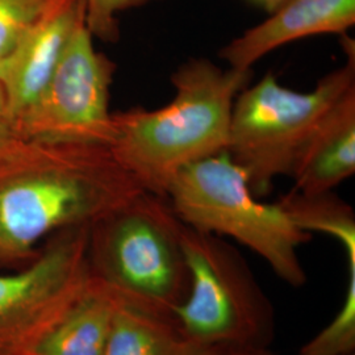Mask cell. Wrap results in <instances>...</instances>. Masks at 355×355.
I'll return each instance as SVG.
<instances>
[{
	"mask_svg": "<svg viewBox=\"0 0 355 355\" xmlns=\"http://www.w3.org/2000/svg\"><path fill=\"white\" fill-rule=\"evenodd\" d=\"M105 145L20 141L0 159V268H21L42 242L91 227L144 192Z\"/></svg>",
	"mask_w": 355,
	"mask_h": 355,
	"instance_id": "obj_1",
	"label": "cell"
},
{
	"mask_svg": "<svg viewBox=\"0 0 355 355\" xmlns=\"http://www.w3.org/2000/svg\"><path fill=\"white\" fill-rule=\"evenodd\" d=\"M252 78L253 70L190 58L171 74V102L114 112L108 148L144 190L166 198L183 167L227 152L234 101Z\"/></svg>",
	"mask_w": 355,
	"mask_h": 355,
	"instance_id": "obj_2",
	"label": "cell"
},
{
	"mask_svg": "<svg viewBox=\"0 0 355 355\" xmlns=\"http://www.w3.org/2000/svg\"><path fill=\"white\" fill-rule=\"evenodd\" d=\"M182 225L167 198L144 191L89 227L91 275L124 303L173 318L190 291Z\"/></svg>",
	"mask_w": 355,
	"mask_h": 355,
	"instance_id": "obj_3",
	"label": "cell"
},
{
	"mask_svg": "<svg viewBox=\"0 0 355 355\" xmlns=\"http://www.w3.org/2000/svg\"><path fill=\"white\" fill-rule=\"evenodd\" d=\"M166 198L183 224L240 242L292 287L306 283L299 249L311 234L293 225L279 204L259 202L228 153L183 167Z\"/></svg>",
	"mask_w": 355,
	"mask_h": 355,
	"instance_id": "obj_4",
	"label": "cell"
},
{
	"mask_svg": "<svg viewBox=\"0 0 355 355\" xmlns=\"http://www.w3.org/2000/svg\"><path fill=\"white\" fill-rule=\"evenodd\" d=\"M346 37V36H345ZM346 62L306 92L284 87L268 73L237 95L227 153L246 173L255 196L279 177H291L295 162L320 120L355 86L354 44L345 38Z\"/></svg>",
	"mask_w": 355,
	"mask_h": 355,
	"instance_id": "obj_5",
	"label": "cell"
},
{
	"mask_svg": "<svg viewBox=\"0 0 355 355\" xmlns=\"http://www.w3.org/2000/svg\"><path fill=\"white\" fill-rule=\"evenodd\" d=\"M182 249L190 291L174 321L195 346L266 350L275 337V312L239 253L220 236L183 224Z\"/></svg>",
	"mask_w": 355,
	"mask_h": 355,
	"instance_id": "obj_6",
	"label": "cell"
},
{
	"mask_svg": "<svg viewBox=\"0 0 355 355\" xmlns=\"http://www.w3.org/2000/svg\"><path fill=\"white\" fill-rule=\"evenodd\" d=\"M89 227L62 230L37 257L0 274V355H33L91 279Z\"/></svg>",
	"mask_w": 355,
	"mask_h": 355,
	"instance_id": "obj_7",
	"label": "cell"
},
{
	"mask_svg": "<svg viewBox=\"0 0 355 355\" xmlns=\"http://www.w3.org/2000/svg\"><path fill=\"white\" fill-rule=\"evenodd\" d=\"M114 71L116 64L95 49L83 20L37 102L19 119V136L28 141L108 146L114 130L110 94Z\"/></svg>",
	"mask_w": 355,
	"mask_h": 355,
	"instance_id": "obj_8",
	"label": "cell"
},
{
	"mask_svg": "<svg viewBox=\"0 0 355 355\" xmlns=\"http://www.w3.org/2000/svg\"><path fill=\"white\" fill-rule=\"evenodd\" d=\"M83 20V0H58L0 61V83L15 124L37 102Z\"/></svg>",
	"mask_w": 355,
	"mask_h": 355,
	"instance_id": "obj_9",
	"label": "cell"
},
{
	"mask_svg": "<svg viewBox=\"0 0 355 355\" xmlns=\"http://www.w3.org/2000/svg\"><path fill=\"white\" fill-rule=\"evenodd\" d=\"M355 24V0H283L262 23L246 29L221 51L228 67L254 64L286 44L318 35H341Z\"/></svg>",
	"mask_w": 355,
	"mask_h": 355,
	"instance_id": "obj_10",
	"label": "cell"
},
{
	"mask_svg": "<svg viewBox=\"0 0 355 355\" xmlns=\"http://www.w3.org/2000/svg\"><path fill=\"white\" fill-rule=\"evenodd\" d=\"M355 173V86L320 120L292 168L293 191L330 192Z\"/></svg>",
	"mask_w": 355,
	"mask_h": 355,
	"instance_id": "obj_11",
	"label": "cell"
},
{
	"mask_svg": "<svg viewBox=\"0 0 355 355\" xmlns=\"http://www.w3.org/2000/svg\"><path fill=\"white\" fill-rule=\"evenodd\" d=\"M116 292L91 275L86 288L67 308L33 355H101L114 311Z\"/></svg>",
	"mask_w": 355,
	"mask_h": 355,
	"instance_id": "obj_12",
	"label": "cell"
},
{
	"mask_svg": "<svg viewBox=\"0 0 355 355\" xmlns=\"http://www.w3.org/2000/svg\"><path fill=\"white\" fill-rule=\"evenodd\" d=\"M191 347L174 318L149 313L121 300L101 355H187Z\"/></svg>",
	"mask_w": 355,
	"mask_h": 355,
	"instance_id": "obj_13",
	"label": "cell"
},
{
	"mask_svg": "<svg viewBox=\"0 0 355 355\" xmlns=\"http://www.w3.org/2000/svg\"><path fill=\"white\" fill-rule=\"evenodd\" d=\"M278 204L297 228L334 237L345 249L347 266L355 267V214L350 204L331 191L305 195L293 190L282 196Z\"/></svg>",
	"mask_w": 355,
	"mask_h": 355,
	"instance_id": "obj_14",
	"label": "cell"
},
{
	"mask_svg": "<svg viewBox=\"0 0 355 355\" xmlns=\"http://www.w3.org/2000/svg\"><path fill=\"white\" fill-rule=\"evenodd\" d=\"M58 0H0V61Z\"/></svg>",
	"mask_w": 355,
	"mask_h": 355,
	"instance_id": "obj_15",
	"label": "cell"
},
{
	"mask_svg": "<svg viewBox=\"0 0 355 355\" xmlns=\"http://www.w3.org/2000/svg\"><path fill=\"white\" fill-rule=\"evenodd\" d=\"M153 0H83L85 19L94 38L112 42L119 38L117 15Z\"/></svg>",
	"mask_w": 355,
	"mask_h": 355,
	"instance_id": "obj_16",
	"label": "cell"
},
{
	"mask_svg": "<svg viewBox=\"0 0 355 355\" xmlns=\"http://www.w3.org/2000/svg\"><path fill=\"white\" fill-rule=\"evenodd\" d=\"M23 139L19 136L4 89L0 83V159Z\"/></svg>",
	"mask_w": 355,
	"mask_h": 355,
	"instance_id": "obj_17",
	"label": "cell"
},
{
	"mask_svg": "<svg viewBox=\"0 0 355 355\" xmlns=\"http://www.w3.org/2000/svg\"><path fill=\"white\" fill-rule=\"evenodd\" d=\"M187 355H274V353L258 349H241L230 346H195L192 345Z\"/></svg>",
	"mask_w": 355,
	"mask_h": 355,
	"instance_id": "obj_18",
	"label": "cell"
},
{
	"mask_svg": "<svg viewBox=\"0 0 355 355\" xmlns=\"http://www.w3.org/2000/svg\"><path fill=\"white\" fill-rule=\"evenodd\" d=\"M254 1L262 4L268 12H271L272 10H275V8L279 6L283 0H254Z\"/></svg>",
	"mask_w": 355,
	"mask_h": 355,
	"instance_id": "obj_19",
	"label": "cell"
},
{
	"mask_svg": "<svg viewBox=\"0 0 355 355\" xmlns=\"http://www.w3.org/2000/svg\"><path fill=\"white\" fill-rule=\"evenodd\" d=\"M355 355V354H354Z\"/></svg>",
	"mask_w": 355,
	"mask_h": 355,
	"instance_id": "obj_20",
	"label": "cell"
}]
</instances>
